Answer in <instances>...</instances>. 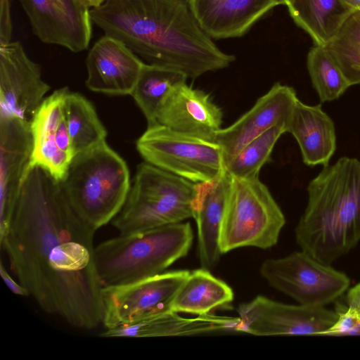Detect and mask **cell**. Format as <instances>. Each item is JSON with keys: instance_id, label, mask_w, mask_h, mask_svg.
Returning <instances> with one entry per match:
<instances>
[{"instance_id": "obj_1", "label": "cell", "mask_w": 360, "mask_h": 360, "mask_svg": "<svg viewBox=\"0 0 360 360\" xmlns=\"http://www.w3.org/2000/svg\"><path fill=\"white\" fill-rule=\"evenodd\" d=\"M95 232L74 210L61 182L36 167L24 173L8 229L0 238L18 282L41 309L81 329L103 321Z\"/></svg>"}, {"instance_id": "obj_2", "label": "cell", "mask_w": 360, "mask_h": 360, "mask_svg": "<svg viewBox=\"0 0 360 360\" xmlns=\"http://www.w3.org/2000/svg\"><path fill=\"white\" fill-rule=\"evenodd\" d=\"M90 14L105 34L122 41L149 64L188 78L224 69L235 60L202 29L187 0H105Z\"/></svg>"}, {"instance_id": "obj_3", "label": "cell", "mask_w": 360, "mask_h": 360, "mask_svg": "<svg viewBox=\"0 0 360 360\" xmlns=\"http://www.w3.org/2000/svg\"><path fill=\"white\" fill-rule=\"evenodd\" d=\"M307 193L296 241L302 250L331 264L360 240V160L342 157L324 166Z\"/></svg>"}, {"instance_id": "obj_4", "label": "cell", "mask_w": 360, "mask_h": 360, "mask_svg": "<svg viewBox=\"0 0 360 360\" xmlns=\"http://www.w3.org/2000/svg\"><path fill=\"white\" fill-rule=\"evenodd\" d=\"M193 234L188 222L120 234L95 248L96 270L103 287L153 276L185 257Z\"/></svg>"}, {"instance_id": "obj_5", "label": "cell", "mask_w": 360, "mask_h": 360, "mask_svg": "<svg viewBox=\"0 0 360 360\" xmlns=\"http://www.w3.org/2000/svg\"><path fill=\"white\" fill-rule=\"evenodd\" d=\"M129 177L125 161L104 141L75 155L61 184L74 210L96 231L121 211Z\"/></svg>"}, {"instance_id": "obj_6", "label": "cell", "mask_w": 360, "mask_h": 360, "mask_svg": "<svg viewBox=\"0 0 360 360\" xmlns=\"http://www.w3.org/2000/svg\"><path fill=\"white\" fill-rule=\"evenodd\" d=\"M195 185L142 162L137 167L125 203L112 224L120 234H131L193 218Z\"/></svg>"}, {"instance_id": "obj_7", "label": "cell", "mask_w": 360, "mask_h": 360, "mask_svg": "<svg viewBox=\"0 0 360 360\" xmlns=\"http://www.w3.org/2000/svg\"><path fill=\"white\" fill-rule=\"evenodd\" d=\"M231 177L219 236L221 253L272 248L285 224L282 210L259 177Z\"/></svg>"}, {"instance_id": "obj_8", "label": "cell", "mask_w": 360, "mask_h": 360, "mask_svg": "<svg viewBox=\"0 0 360 360\" xmlns=\"http://www.w3.org/2000/svg\"><path fill=\"white\" fill-rule=\"evenodd\" d=\"M136 145L145 162L194 184L212 180L226 170L217 143L158 123L148 126Z\"/></svg>"}, {"instance_id": "obj_9", "label": "cell", "mask_w": 360, "mask_h": 360, "mask_svg": "<svg viewBox=\"0 0 360 360\" xmlns=\"http://www.w3.org/2000/svg\"><path fill=\"white\" fill-rule=\"evenodd\" d=\"M259 271L274 288L307 306L325 307L342 296L350 284L345 273L302 250L268 259Z\"/></svg>"}, {"instance_id": "obj_10", "label": "cell", "mask_w": 360, "mask_h": 360, "mask_svg": "<svg viewBox=\"0 0 360 360\" xmlns=\"http://www.w3.org/2000/svg\"><path fill=\"white\" fill-rule=\"evenodd\" d=\"M190 271L179 270L134 282L103 287L105 329L131 323L169 309L170 303Z\"/></svg>"}, {"instance_id": "obj_11", "label": "cell", "mask_w": 360, "mask_h": 360, "mask_svg": "<svg viewBox=\"0 0 360 360\" xmlns=\"http://www.w3.org/2000/svg\"><path fill=\"white\" fill-rule=\"evenodd\" d=\"M238 332L257 336L326 335L339 318V311L325 307L288 304L258 295L238 308Z\"/></svg>"}, {"instance_id": "obj_12", "label": "cell", "mask_w": 360, "mask_h": 360, "mask_svg": "<svg viewBox=\"0 0 360 360\" xmlns=\"http://www.w3.org/2000/svg\"><path fill=\"white\" fill-rule=\"evenodd\" d=\"M50 89L20 41L0 45V116L30 122Z\"/></svg>"}, {"instance_id": "obj_13", "label": "cell", "mask_w": 360, "mask_h": 360, "mask_svg": "<svg viewBox=\"0 0 360 360\" xmlns=\"http://www.w3.org/2000/svg\"><path fill=\"white\" fill-rule=\"evenodd\" d=\"M34 34L43 43L73 53L86 50L92 37L90 9L79 0H19Z\"/></svg>"}, {"instance_id": "obj_14", "label": "cell", "mask_w": 360, "mask_h": 360, "mask_svg": "<svg viewBox=\"0 0 360 360\" xmlns=\"http://www.w3.org/2000/svg\"><path fill=\"white\" fill-rule=\"evenodd\" d=\"M297 101L292 87L277 82L233 124L221 128L213 141L221 147L225 165L248 142L269 129L281 125L288 132Z\"/></svg>"}, {"instance_id": "obj_15", "label": "cell", "mask_w": 360, "mask_h": 360, "mask_svg": "<svg viewBox=\"0 0 360 360\" xmlns=\"http://www.w3.org/2000/svg\"><path fill=\"white\" fill-rule=\"evenodd\" d=\"M144 64L122 41L104 34L88 52L86 85L95 92L131 95Z\"/></svg>"}, {"instance_id": "obj_16", "label": "cell", "mask_w": 360, "mask_h": 360, "mask_svg": "<svg viewBox=\"0 0 360 360\" xmlns=\"http://www.w3.org/2000/svg\"><path fill=\"white\" fill-rule=\"evenodd\" d=\"M32 143L30 122L0 116V238L8 229Z\"/></svg>"}, {"instance_id": "obj_17", "label": "cell", "mask_w": 360, "mask_h": 360, "mask_svg": "<svg viewBox=\"0 0 360 360\" xmlns=\"http://www.w3.org/2000/svg\"><path fill=\"white\" fill-rule=\"evenodd\" d=\"M223 112L210 94L186 82L174 86L158 109L157 123L176 131L213 141L221 129Z\"/></svg>"}, {"instance_id": "obj_18", "label": "cell", "mask_w": 360, "mask_h": 360, "mask_svg": "<svg viewBox=\"0 0 360 360\" xmlns=\"http://www.w3.org/2000/svg\"><path fill=\"white\" fill-rule=\"evenodd\" d=\"M68 87L60 88L45 98L30 121L32 151L24 173L39 167L53 178L63 181L74 155L60 150L56 143L58 128L65 117Z\"/></svg>"}, {"instance_id": "obj_19", "label": "cell", "mask_w": 360, "mask_h": 360, "mask_svg": "<svg viewBox=\"0 0 360 360\" xmlns=\"http://www.w3.org/2000/svg\"><path fill=\"white\" fill-rule=\"evenodd\" d=\"M232 177L225 170L216 178L195 184L193 218L195 220L201 268H214L222 255L219 236Z\"/></svg>"}, {"instance_id": "obj_20", "label": "cell", "mask_w": 360, "mask_h": 360, "mask_svg": "<svg viewBox=\"0 0 360 360\" xmlns=\"http://www.w3.org/2000/svg\"><path fill=\"white\" fill-rule=\"evenodd\" d=\"M202 29L212 39L240 37L280 0H187Z\"/></svg>"}, {"instance_id": "obj_21", "label": "cell", "mask_w": 360, "mask_h": 360, "mask_svg": "<svg viewBox=\"0 0 360 360\" xmlns=\"http://www.w3.org/2000/svg\"><path fill=\"white\" fill-rule=\"evenodd\" d=\"M240 318L214 315L210 313L188 318L167 309L131 323L106 329L104 338H157L187 336L221 331H237Z\"/></svg>"}, {"instance_id": "obj_22", "label": "cell", "mask_w": 360, "mask_h": 360, "mask_svg": "<svg viewBox=\"0 0 360 360\" xmlns=\"http://www.w3.org/2000/svg\"><path fill=\"white\" fill-rule=\"evenodd\" d=\"M288 132L296 139L304 164L328 165L336 149L335 129L321 105H309L298 99Z\"/></svg>"}, {"instance_id": "obj_23", "label": "cell", "mask_w": 360, "mask_h": 360, "mask_svg": "<svg viewBox=\"0 0 360 360\" xmlns=\"http://www.w3.org/2000/svg\"><path fill=\"white\" fill-rule=\"evenodd\" d=\"M287 7L294 22L315 45L324 46L356 11L344 0H292Z\"/></svg>"}, {"instance_id": "obj_24", "label": "cell", "mask_w": 360, "mask_h": 360, "mask_svg": "<svg viewBox=\"0 0 360 360\" xmlns=\"http://www.w3.org/2000/svg\"><path fill=\"white\" fill-rule=\"evenodd\" d=\"M233 300L232 289L208 269L201 268L189 273L172 299L169 310L203 315Z\"/></svg>"}, {"instance_id": "obj_25", "label": "cell", "mask_w": 360, "mask_h": 360, "mask_svg": "<svg viewBox=\"0 0 360 360\" xmlns=\"http://www.w3.org/2000/svg\"><path fill=\"white\" fill-rule=\"evenodd\" d=\"M187 79L186 75L175 70L144 64L131 95L144 115L148 126L157 123L158 109L169 92L174 86L186 82Z\"/></svg>"}, {"instance_id": "obj_26", "label": "cell", "mask_w": 360, "mask_h": 360, "mask_svg": "<svg viewBox=\"0 0 360 360\" xmlns=\"http://www.w3.org/2000/svg\"><path fill=\"white\" fill-rule=\"evenodd\" d=\"M64 108L75 155L105 141L107 131L85 97L69 91Z\"/></svg>"}, {"instance_id": "obj_27", "label": "cell", "mask_w": 360, "mask_h": 360, "mask_svg": "<svg viewBox=\"0 0 360 360\" xmlns=\"http://www.w3.org/2000/svg\"><path fill=\"white\" fill-rule=\"evenodd\" d=\"M307 69L321 102L338 98L351 86L324 46L315 45L307 55Z\"/></svg>"}, {"instance_id": "obj_28", "label": "cell", "mask_w": 360, "mask_h": 360, "mask_svg": "<svg viewBox=\"0 0 360 360\" xmlns=\"http://www.w3.org/2000/svg\"><path fill=\"white\" fill-rule=\"evenodd\" d=\"M285 132L286 128L278 125L252 139L226 163V171L236 178L258 177L261 168L269 160L276 141Z\"/></svg>"}, {"instance_id": "obj_29", "label": "cell", "mask_w": 360, "mask_h": 360, "mask_svg": "<svg viewBox=\"0 0 360 360\" xmlns=\"http://www.w3.org/2000/svg\"><path fill=\"white\" fill-rule=\"evenodd\" d=\"M351 86L360 84V11L354 12L325 46Z\"/></svg>"}, {"instance_id": "obj_30", "label": "cell", "mask_w": 360, "mask_h": 360, "mask_svg": "<svg viewBox=\"0 0 360 360\" xmlns=\"http://www.w3.org/2000/svg\"><path fill=\"white\" fill-rule=\"evenodd\" d=\"M339 314L338 319L326 335H360V319L348 308Z\"/></svg>"}, {"instance_id": "obj_31", "label": "cell", "mask_w": 360, "mask_h": 360, "mask_svg": "<svg viewBox=\"0 0 360 360\" xmlns=\"http://www.w3.org/2000/svg\"><path fill=\"white\" fill-rule=\"evenodd\" d=\"M12 29L10 0H0V45L11 41Z\"/></svg>"}, {"instance_id": "obj_32", "label": "cell", "mask_w": 360, "mask_h": 360, "mask_svg": "<svg viewBox=\"0 0 360 360\" xmlns=\"http://www.w3.org/2000/svg\"><path fill=\"white\" fill-rule=\"evenodd\" d=\"M0 273L4 283L6 284L11 292L15 295L22 297H27L30 295L28 290L25 287H23L19 282L16 283L12 278V277L6 270L2 262L0 264Z\"/></svg>"}, {"instance_id": "obj_33", "label": "cell", "mask_w": 360, "mask_h": 360, "mask_svg": "<svg viewBox=\"0 0 360 360\" xmlns=\"http://www.w3.org/2000/svg\"><path fill=\"white\" fill-rule=\"evenodd\" d=\"M346 300L347 308L360 319V283L348 290Z\"/></svg>"}, {"instance_id": "obj_34", "label": "cell", "mask_w": 360, "mask_h": 360, "mask_svg": "<svg viewBox=\"0 0 360 360\" xmlns=\"http://www.w3.org/2000/svg\"><path fill=\"white\" fill-rule=\"evenodd\" d=\"M89 8L100 6L105 0H79Z\"/></svg>"}, {"instance_id": "obj_35", "label": "cell", "mask_w": 360, "mask_h": 360, "mask_svg": "<svg viewBox=\"0 0 360 360\" xmlns=\"http://www.w3.org/2000/svg\"><path fill=\"white\" fill-rule=\"evenodd\" d=\"M348 5L355 9L356 11H360V0H344Z\"/></svg>"}, {"instance_id": "obj_36", "label": "cell", "mask_w": 360, "mask_h": 360, "mask_svg": "<svg viewBox=\"0 0 360 360\" xmlns=\"http://www.w3.org/2000/svg\"><path fill=\"white\" fill-rule=\"evenodd\" d=\"M280 1L281 2V4L285 6H288L292 1V0H280Z\"/></svg>"}]
</instances>
